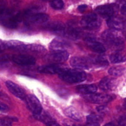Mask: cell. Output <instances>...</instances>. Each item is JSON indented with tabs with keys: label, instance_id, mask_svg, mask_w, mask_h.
Here are the masks:
<instances>
[{
	"label": "cell",
	"instance_id": "34",
	"mask_svg": "<svg viewBox=\"0 0 126 126\" xmlns=\"http://www.w3.org/2000/svg\"><path fill=\"white\" fill-rule=\"evenodd\" d=\"M119 124L120 125H126V115L123 116L119 121Z\"/></svg>",
	"mask_w": 126,
	"mask_h": 126
},
{
	"label": "cell",
	"instance_id": "4",
	"mask_svg": "<svg viewBox=\"0 0 126 126\" xmlns=\"http://www.w3.org/2000/svg\"><path fill=\"white\" fill-rule=\"evenodd\" d=\"M28 109L33 113L35 116H38L42 113L43 108L39 102V100L35 95L30 94L26 96L25 99Z\"/></svg>",
	"mask_w": 126,
	"mask_h": 126
},
{
	"label": "cell",
	"instance_id": "19",
	"mask_svg": "<svg viewBox=\"0 0 126 126\" xmlns=\"http://www.w3.org/2000/svg\"><path fill=\"white\" fill-rule=\"evenodd\" d=\"M64 113H65V115L67 116L68 118L74 119V120L78 121H81V118H82L79 112H78V111H77L73 107H69V108L65 109Z\"/></svg>",
	"mask_w": 126,
	"mask_h": 126
},
{
	"label": "cell",
	"instance_id": "37",
	"mask_svg": "<svg viewBox=\"0 0 126 126\" xmlns=\"http://www.w3.org/2000/svg\"><path fill=\"white\" fill-rule=\"evenodd\" d=\"M106 125L107 126H109V125H113V124H112V123H108V124H107Z\"/></svg>",
	"mask_w": 126,
	"mask_h": 126
},
{
	"label": "cell",
	"instance_id": "30",
	"mask_svg": "<svg viewBox=\"0 0 126 126\" xmlns=\"http://www.w3.org/2000/svg\"><path fill=\"white\" fill-rule=\"evenodd\" d=\"M7 49V44H6V41H4L0 39V52L4 51Z\"/></svg>",
	"mask_w": 126,
	"mask_h": 126
},
{
	"label": "cell",
	"instance_id": "23",
	"mask_svg": "<svg viewBox=\"0 0 126 126\" xmlns=\"http://www.w3.org/2000/svg\"><path fill=\"white\" fill-rule=\"evenodd\" d=\"M110 60L111 62L113 63H122L126 61V57L119 53H115L110 55Z\"/></svg>",
	"mask_w": 126,
	"mask_h": 126
},
{
	"label": "cell",
	"instance_id": "16",
	"mask_svg": "<svg viewBox=\"0 0 126 126\" xmlns=\"http://www.w3.org/2000/svg\"><path fill=\"white\" fill-rule=\"evenodd\" d=\"M78 92L84 95H89L95 93L97 87L94 84H84L78 86L76 88Z\"/></svg>",
	"mask_w": 126,
	"mask_h": 126
},
{
	"label": "cell",
	"instance_id": "2",
	"mask_svg": "<svg viewBox=\"0 0 126 126\" xmlns=\"http://www.w3.org/2000/svg\"><path fill=\"white\" fill-rule=\"evenodd\" d=\"M102 39L105 43L113 49L121 50L124 48V41L114 31L107 30L102 34Z\"/></svg>",
	"mask_w": 126,
	"mask_h": 126
},
{
	"label": "cell",
	"instance_id": "14",
	"mask_svg": "<svg viewBox=\"0 0 126 126\" xmlns=\"http://www.w3.org/2000/svg\"><path fill=\"white\" fill-rule=\"evenodd\" d=\"M70 47H71L70 43L61 38H55L52 41L49 45V47L52 51L57 50H65Z\"/></svg>",
	"mask_w": 126,
	"mask_h": 126
},
{
	"label": "cell",
	"instance_id": "11",
	"mask_svg": "<svg viewBox=\"0 0 126 126\" xmlns=\"http://www.w3.org/2000/svg\"><path fill=\"white\" fill-rule=\"evenodd\" d=\"M107 25L110 28L115 30H121L126 27V22L122 18L111 17L108 18Z\"/></svg>",
	"mask_w": 126,
	"mask_h": 126
},
{
	"label": "cell",
	"instance_id": "13",
	"mask_svg": "<svg viewBox=\"0 0 126 126\" xmlns=\"http://www.w3.org/2000/svg\"><path fill=\"white\" fill-rule=\"evenodd\" d=\"M69 54L65 50H52L49 58L51 60L56 62L62 63L68 59Z\"/></svg>",
	"mask_w": 126,
	"mask_h": 126
},
{
	"label": "cell",
	"instance_id": "31",
	"mask_svg": "<svg viewBox=\"0 0 126 126\" xmlns=\"http://www.w3.org/2000/svg\"><path fill=\"white\" fill-rule=\"evenodd\" d=\"M97 111L99 112V113H102V114L106 113L107 111V107H106V106H104V105L100 106V107H97Z\"/></svg>",
	"mask_w": 126,
	"mask_h": 126
},
{
	"label": "cell",
	"instance_id": "8",
	"mask_svg": "<svg viewBox=\"0 0 126 126\" xmlns=\"http://www.w3.org/2000/svg\"><path fill=\"white\" fill-rule=\"evenodd\" d=\"M6 86L9 91L17 98L21 100H25L26 98V95L24 91L19 87L17 84L11 81H7L6 82Z\"/></svg>",
	"mask_w": 126,
	"mask_h": 126
},
{
	"label": "cell",
	"instance_id": "40",
	"mask_svg": "<svg viewBox=\"0 0 126 126\" xmlns=\"http://www.w3.org/2000/svg\"><path fill=\"white\" fill-rule=\"evenodd\" d=\"M125 1H126V0H125Z\"/></svg>",
	"mask_w": 126,
	"mask_h": 126
},
{
	"label": "cell",
	"instance_id": "21",
	"mask_svg": "<svg viewBox=\"0 0 126 126\" xmlns=\"http://www.w3.org/2000/svg\"><path fill=\"white\" fill-rule=\"evenodd\" d=\"M114 80L112 78L105 77L100 82L99 87L103 91H108L113 88L114 84Z\"/></svg>",
	"mask_w": 126,
	"mask_h": 126
},
{
	"label": "cell",
	"instance_id": "38",
	"mask_svg": "<svg viewBox=\"0 0 126 126\" xmlns=\"http://www.w3.org/2000/svg\"><path fill=\"white\" fill-rule=\"evenodd\" d=\"M124 108H125L126 109V101H125V103H124Z\"/></svg>",
	"mask_w": 126,
	"mask_h": 126
},
{
	"label": "cell",
	"instance_id": "36",
	"mask_svg": "<svg viewBox=\"0 0 126 126\" xmlns=\"http://www.w3.org/2000/svg\"><path fill=\"white\" fill-rule=\"evenodd\" d=\"M4 95V94L2 93V92H1V90H0V97H3Z\"/></svg>",
	"mask_w": 126,
	"mask_h": 126
},
{
	"label": "cell",
	"instance_id": "29",
	"mask_svg": "<svg viewBox=\"0 0 126 126\" xmlns=\"http://www.w3.org/2000/svg\"><path fill=\"white\" fill-rule=\"evenodd\" d=\"M12 125L11 121L5 119H0V126H9Z\"/></svg>",
	"mask_w": 126,
	"mask_h": 126
},
{
	"label": "cell",
	"instance_id": "12",
	"mask_svg": "<svg viewBox=\"0 0 126 126\" xmlns=\"http://www.w3.org/2000/svg\"><path fill=\"white\" fill-rule=\"evenodd\" d=\"M96 12L106 18H109L113 17L115 12V8L113 5H103L97 7Z\"/></svg>",
	"mask_w": 126,
	"mask_h": 126
},
{
	"label": "cell",
	"instance_id": "32",
	"mask_svg": "<svg viewBox=\"0 0 126 126\" xmlns=\"http://www.w3.org/2000/svg\"><path fill=\"white\" fill-rule=\"evenodd\" d=\"M9 110L8 107L5 103L0 101V111H6Z\"/></svg>",
	"mask_w": 126,
	"mask_h": 126
},
{
	"label": "cell",
	"instance_id": "20",
	"mask_svg": "<svg viewBox=\"0 0 126 126\" xmlns=\"http://www.w3.org/2000/svg\"><path fill=\"white\" fill-rule=\"evenodd\" d=\"M36 116H39L38 119L40 121H41L44 124H45L47 126H59V124L55 121V119L54 118H52L50 115L46 114V113H44L42 114L41 113L39 115Z\"/></svg>",
	"mask_w": 126,
	"mask_h": 126
},
{
	"label": "cell",
	"instance_id": "15",
	"mask_svg": "<svg viewBox=\"0 0 126 126\" xmlns=\"http://www.w3.org/2000/svg\"><path fill=\"white\" fill-rule=\"evenodd\" d=\"M62 68L56 65H49L41 66L38 68V70L39 73L48 75H54L58 74Z\"/></svg>",
	"mask_w": 126,
	"mask_h": 126
},
{
	"label": "cell",
	"instance_id": "33",
	"mask_svg": "<svg viewBox=\"0 0 126 126\" xmlns=\"http://www.w3.org/2000/svg\"><path fill=\"white\" fill-rule=\"evenodd\" d=\"M87 5L82 4V5H80V6H78V11H79L80 12H84L85 11H86V9H87Z\"/></svg>",
	"mask_w": 126,
	"mask_h": 126
},
{
	"label": "cell",
	"instance_id": "35",
	"mask_svg": "<svg viewBox=\"0 0 126 126\" xmlns=\"http://www.w3.org/2000/svg\"><path fill=\"white\" fill-rule=\"evenodd\" d=\"M121 12L122 14L126 16V3L122 6L121 8Z\"/></svg>",
	"mask_w": 126,
	"mask_h": 126
},
{
	"label": "cell",
	"instance_id": "1",
	"mask_svg": "<svg viewBox=\"0 0 126 126\" xmlns=\"http://www.w3.org/2000/svg\"><path fill=\"white\" fill-rule=\"evenodd\" d=\"M59 78L69 83H77L86 80L87 75L81 70L62 68L58 73Z\"/></svg>",
	"mask_w": 126,
	"mask_h": 126
},
{
	"label": "cell",
	"instance_id": "10",
	"mask_svg": "<svg viewBox=\"0 0 126 126\" xmlns=\"http://www.w3.org/2000/svg\"><path fill=\"white\" fill-rule=\"evenodd\" d=\"M70 64L73 67L76 68L87 70L90 67L91 61H89L87 59L85 58L75 57L71 59Z\"/></svg>",
	"mask_w": 126,
	"mask_h": 126
},
{
	"label": "cell",
	"instance_id": "9",
	"mask_svg": "<svg viewBox=\"0 0 126 126\" xmlns=\"http://www.w3.org/2000/svg\"><path fill=\"white\" fill-rule=\"evenodd\" d=\"M85 42L87 46L92 50L97 53H104L106 51V49L104 46L100 42L97 41L95 39L92 38H86Z\"/></svg>",
	"mask_w": 126,
	"mask_h": 126
},
{
	"label": "cell",
	"instance_id": "18",
	"mask_svg": "<svg viewBox=\"0 0 126 126\" xmlns=\"http://www.w3.org/2000/svg\"><path fill=\"white\" fill-rule=\"evenodd\" d=\"M45 28L51 32L59 33V34L66 29L65 25L59 22H50L45 26Z\"/></svg>",
	"mask_w": 126,
	"mask_h": 126
},
{
	"label": "cell",
	"instance_id": "24",
	"mask_svg": "<svg viewBox=\"0 0 126 126\" xmlns=\"http://www.w3.org/2000/svg\"><path fill=\"white\" fill-rule=\"evenodd\" d=\"M91 62L98 66H105L108 65V62L103 57H96L91 59Z\"/></svg>",
	"mask_w": 126,
	"mask_h": 126
},
{
	"label": "cell",
	"instance_id": "17",
	"mask_svg": "<svg viewBox=\"0 0 126 126\" xmlns=\"http://www.w3.org/2000/svg\"><path fill=\"white\" fill-rule=\"evenodd\" d=\"M7 49H13V50H18V51H24L27 50V45L25 44L23 42L16 40H11L6 41Z\"/></svg>",
	"mask_w": 126,
	"mask_h": 126
},
{
	"label": "cell",
	"instance_id": "5",
	"mask_svg": "<svg viewBox=\"0 0 126 126\" xmlns=\"http://www.w3.org/2000/svg\"><path fill=\"white\" fill-rule=\"evenodd\" d=\"M86 98L88 101L94 103L103 104V103H107L113 100L114 97H113V95H110L94 93L87 95Z\"/></svg>",
	"mask_w": 126,
	"mask_h": 126
},
{
	"label": "cell",
	"instance_id": "6",
	"mask_svg": "<svg viewBox=\"0 0 126 126\" xmlns=\"http://www.w3.org/2000/svg\"><path fill=\"white\" fill-rule=\"evenodd\" d=\"M11 59L17 65H22V66L34 65L36 62L35 59L33 57L27 55H22V54L12 55Z\"/></svg>",
	"mask_w": 126,
	"mask_h": 126
},
{
	"label": "cell",
	"instance_id": "27",
	"mask_svg": "<svg viewBox=\"0 0 126 126\" xmlns=\"http://www.w3.org/2000/svg\"><path fill=\"white\" fill-rule=\"evenodd\" d=\"M50 6L56 10L62 9L64 7V2L62 0H51Z\"/></svg>",
	"mask_w": 126,
	"mask_h": 126
},
{
	"label": "cell",
	"instance_id": "41",
	"mask_svg": "<svg viewBox=\"0 0 126 126\" xmlns=\"http://www.w3.org/2000/svg\"></svg>",
	"mask_w": 126,
	"mask_h": 126
},
{
	"label": "cell",
	"instance_id": "7",
	"mask_svg": "<svg viewBox=\"0 0 126 126\" xmlns=\"http://www.w3.org/2000/svg\"><path fill=\"white\" fill-rule=\"evenodd\" d=\"M49 20V16L46 14L39 13L34 14L28 16L26 19V24L28 25H38L46 22Z\"/></svg>",
	"mask_w": 126,
	"mask_h": 126
},
{
	"label": "cell",
	"instance_id": "26",
	"mask_svg": "<svg viewBox=\"0 0 126 126\" xmlns=\"http://www.w3.org/2000/svg\"><path fill=\"white\" fill-rule=\"evenodd\" d=\"M27 50H32V51L34 52H43L46 50L45 47L40 44H31L27 45Z\"/></svg>",
	"mask_w": 126,
	"mask_h": 126
},
{
	"label": "cell",
	"instance_id": "39",
	"mask_svg": "<svg viewBox=\"0 0 126 126\" xmlns=\"http://www.w3.org/2000/svg\"><path fill=\"white\" fill-rule=\"evenodd\" d=\"M41 1H51V0H41Z\"/></svg>",
	"mask_w": 126,
	"mask_h": 126
},
{
	"label": "cell",
	"instance_id": "25",
	"mask_svg": "<svg viewBox=\"0 0 126 126\" xmlns=\"http://www.w3.org/2000/svg\"><path fill=\"white\" fill-rule=\"evenodd\" d=\"M124 71H125V68L122 66H114V67L110 68L108 73L111 76H119L123 75Z\"/></svg>",
	"mask_w": 126,
	"mask_h": 126
},
{
	"label": "cell",
	"instance_id": "28",
	"mask_svg": "<svg viewBox=\"0 0 126 126\" xmlns=\"http://www.w3.org/2000/svg\"><path fill=\"white\" fill-rule=\"evenodd\" d=\"M9 61V56L4 55L0 57V66H4L8 63Z\"/></svg>",
	"mask_w": 126,
	"mask_h": 126
},
{
	"label": "cell",
	"instance_id": "3",
	"mask_svg": "<svg viewBox=\"0 0 126 126\" xmlns=\"http://www.w3.org/2000/svg\"><path fill=\"white\" fill-rule=\"evenodd\" d=\"M81 24L84 28L88 30H94L99 28L101 21L96 14H89L85 16L81 21Z\"/></svg>",
	"mask_w": 126,
	"mask_h": 126
},
{
	"label": "cell",
	"instance_id": "22",
	"mask_svg": "<svg viewBox=\"0 0 126 126\" xmlns=\"http://www.w3.org/2000/svg\"><path fill=\"white\" fill-rule=\"evenodd\" d=\"M102 119L96 114H91L87 117V124L90 126L100 125Z\"/></svg>",
	"mask_w": 126,
	"mask_h": 126
}]
</instances>
